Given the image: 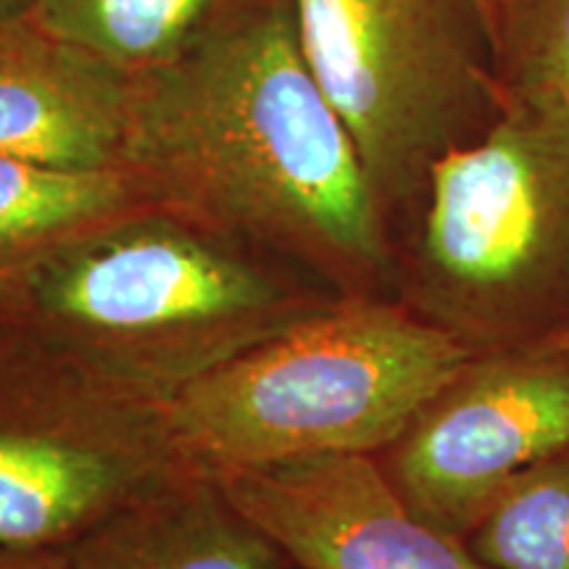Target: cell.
<instances>
[{
    "label": "cell",
    "mask_w": 569,
    "mask_h": 569,
    "mask_svg": "<svg viewBox=\"0 0 569 569\" xmlns=\"http://www.w3.org/2000/svg\"><path fill=\"white\" fill-rule=\"evenodd\" d=\"M119 169L146 203L330 274L388 267L386 213L319 88L293 0H230L184 51L134 74Z\"/></svg>",
    "instance_id": "6da1fadb"
},
{
    "label": "cell",
    "mask_w": 569,
    "mask_h": 569,
    "mask_svg": "<svg viewBox=\"0 0 569 569\" xmlns=\"http://www.w3.org/2000/svg\"><path fill=\"white\" fill-rule=\"evenodd\" d=\"M472 351L407 309L351 301L190 372L167 436L213 475L390 448Z\"/></svg>",
    "instance_id": "7a4b0ae2"
},
{
    "label": "cell",
    "mask_w": 569,
    "mask_h": 569,
    "mask_svg": "<svg viewBox=\"0 0 569 569\" xmlns=\"http://www.w3.org/2000/svg\"><path fill=\"white\" fill-rule=\"evenodd\" d=\"M419 267L436 325L472 353L569 336V101L509 96L432 167Z\"/></svg>",
    "instance_id": "3957f363"
},
{
    "label": "cell",
    "mask_w": 569,
    "mask_h": 569,
    "mask_svg": "<svg viewBox=\"0 0 569 569\" xmlns=\"http://www.w3.org/2000/svg\"><path fill=\"white\" fill-rule=\"evenodd\" d=\"M319 88L382 213L422 203L432 167L509 103L496 0H293Z\"/></svg>",
    "instance_id": "277c9868"
},
{
    "label": "cell",
    "mask_w": 569,
    "mask_h": 569,
    "mask_svg": "<svg viewBox=\"0 0 569 569\" xmlns=\"http://www.w3.org/2000/svg\"><path fill=\"white\" fill-rule=\"evenodd\" d=\"M11 288L51 322L106 340L222 332L280 303L253 267L167 211L77 234L0 277V290Z\"/></svg>",
    "instance_id": "5b68a950"
},
{
    "label": "cell",
    "mask_w": 569,
    "mask_h": 569,
    "mask_svg": "<svg viewBox=\"0 0 569 569\" xmlns=\"http://www.w3.org/2000/svg\"><path fill=\"white\" fill-rule=\"evenodd\" d=\"M390 448L398 493L465 540L503 488L569 451V336L472 353Z\"/></svg>",
    "instance_id": "8992f818"
},
{
    "label": "cell",
    "mask_w": 569,
    "mask_h": 569,
    "mask_svg": "<svg viewBox=\"0 0 569 569\" xmlns=\"http://www.w3.org/2000/svg\"><path fill=\"white\" fill-rule=\"evenodd\" d=\"M217 488L298 569H490L419 517L369 453L238 469Z\"/></svg>",
    "instance_id": "52a82bcc"
},
{
    "label": "cell",
    "mask_w": 569,
    "mask_h": 569,
    "mask_svg": "<svg viewBox=\"0 0 569 569\" xmlns=\"http://www.w3.org/2000/svg\"><path fill=\"white\" fill-rule=\"evenodd\" d=\"M132 77L42 32L0 24V156L119 169Z\"/></svg>",
    "instance_id": "ba28073f"
},
{
    "label": "cell",
    "mask_w": 569,
    "mask_h": 569,
    "mask_svg": "<svg viewBox=\"0 0 569 569\" xmlns=\"http://www.w3.org/2000/svg\"><path fill=\"white\" fill-rule=\"evenodd\" d=\"M124 480L98 448L0 419V549H61L119 509Z\"/></svg>",
    "instance_id": "9c48e42d"
},
{
    "label": "cell",
    "mask_w": 569,
    "mask_h": 569,
    "mask_svg": "<svg viewBox=\"0 0 569 569\" xmlns=\"http://www.w3.org/2000/svg\"><path fill=\"white\" fill-rule=\"evenodd\" d=\"M284 561L219 488L111 511L69 549V569H284Z\"/></svg>",
    "instance_id": "30bf717a"
},
{
    "label": "cell",
    "mask_w": 569,
    "mask_h": 569,
    "mask_svg": "<svg viewBox=\"0 0 569 569\" xmlns=\"http://www.w3.org/2000/svg\"><path fill=\"white\" fill-rule=\"evenodd\" d=\"M140 209L148 203L124 169H67L0 156V277Z\"/></svg>",
    "instance_id": "8fae6325"
},
{
    "label": "cell",
    "mask_w": 569,
    "mask_h": 569,
    "mask_svg": "<svg viewBox=\"0 0 569 569\" xmlns=\"http://www.w3.org/2000/svg\"><path fill=\"white\" fill-rule=\"evenodd\" d=\"M230 0H34L30 19L124 74L161 67L193 42Z\"/></svg>",
    "instance_id": "7c38bea8"
},
{
    "label": "cell",
    "mask_w": 569,
    "mask_h": 569,
    "mask_svg": "<svg viewBox=\"0 0 569 569\" xmlns=\"http://www.w3.org/2000/svg\"><path fill=\"white\" fill-rule=\"evenodd\" d=\"M465 543L490 569H569V451L503 488Z\"/></svg>",
    "instance_id": "4fadbf2b"
},
{
    "label": "cell",
    "mask_w": 569,
    "mask_h": 569,
    "mask_svg": "<svg viewBox=\"0 0 569 569\" xmlns=\"http://www.w3.org/2000/svg\"><path fill=\"white\" fill-rule=\"evenodd\" d=\"M496 27L509 96L569 101V0H496Z\"/></svg>",
    "instance_id": "5bb4252c"
},
{
    "label": "cell",
    "mask_w": 569,
    "mask_h": 569,
    "mask_svg": "<svg viewBox=\"0 0 569 569\" xmlns=\"http://www.w3.org/2000/svg\"><path fill=\"white\" fill-rule=\"evenodd\" d=\"M0 569H69V549H0Z\"/></svg>",
    "instance_id": "9a60e30c"
},
{
    "label": "cell",
    "mask_w": 569,
    "mask_h": 569,
    "mask_svg": "<svg viewBox=\"0 0 569 569\" xmlns=\"http://www.w3.org/2000/svg\"><path fill=\"white\" fill-rule=\"evenodd\" d=\"M32 9L34 0H0V24H6V21L30 19Z\"/></svg>",
    "instance_id": "2e32d148"
}]
</instances>
